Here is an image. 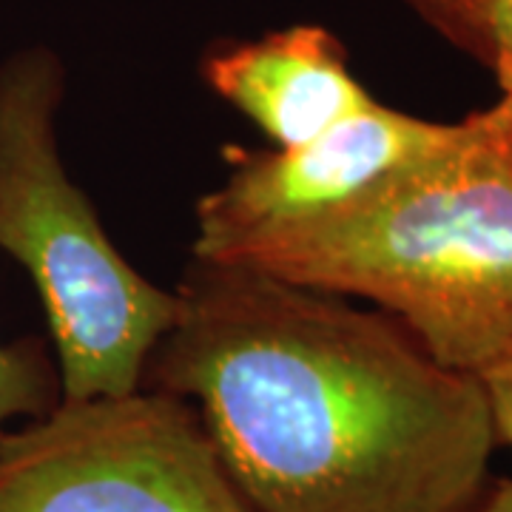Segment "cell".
<instances>
[{"label":"cell","mask_w":512,"mask_h":512,"mask_svg":"<svg viewBox=\"0 0 512 512\" xmlns=\"http://www.w3.org/2000/svg\"><path fill=\"white\" fill-rule=\"evenodd\" d=\"M146 365L200 413L256 512H476L498 447L484 387L399 319L194 259Z\"/></svg>","instance_id":"cell-1"},{"label":"cell","mask_w":512,"mask_h":512,"mask_svg":"<svg viewBox=\"0 0 512 512\" xmlns=\"http://www.w3.org/2000/svg\"><path fill=\"white\" fill-rule=\"evenodd\" d=\"M220 265L367 299L458 373L478 376L512 353V177L467 120L365 197Z\"/></svg>","instance_id":"cell-2"},{"label":"cell","mask_w":512,"mask_h":512,"mask_svg":"<svg viewBox=\"0 0 512 512\" xmlns=\"http://www.w3.org/2000/svg\"><path fill=\"white\" fill-rule=\"evenodd\" d=\"M66 72L46 46L0 63V251L32 276L55 339L60 402L126 396L180 299L111 242L57 148Z\"/></svg>","instance_id":"cell-3"},{"label":"cell","mask_w":512,"mask_h":512,"mask_svg":"<svg viewBox=\"0 0 512 512\" xmlns=\"http://www.w3.org/2000/svg\"><path fill=\"white\" fill-rule=\"evenodd\" d=\"M0 512H256L200 413L163 390L57 402L0 447Z\"/></svg>","instance_id":"cell-4"},{"label":"cell","mask_w":512,"mask_h":512,"mask_svg":"<svg viewBox=\"0 0 512 512\" xmlns=\"http://www.w3.org/2000/svg\"><path fill=\"white\" fill-rule=\"evenodd\" d=\"M453 134L456 123H430L373 100L302 146H228L225 183L197 205L194 259L222 262L248 242L339 211L447 146Z\"/></svg>","instance_id":"cell-5"},{"label":"cell","mask_w":512,"mask_h":512,"mask_svg":"<svg viewBox=\"0 0 512 512\" xmlns=\"http://www.w3.org/2000/svg\"><path fill=\"white\" fill-rule=\"evenodd\" d=\"M202 80L262 128L276 148L311 143L376 100L350 72L342 40L311 23L208 52Z\"/></svg>","instance_id":"cell-6"},{"label":"cell","mask_w":512,"mask_h":512,"mask_svg":"<svg viewBox=\"0 0 512 512\" xmlns=\"http://www.w3.org/2000/svg\"><path fill=\"white\" fill-rule=\"evenodd\" d=\"M407 6L490 72L512 60V0H407Z\"/></svg>","instance_id":"cell-7"},{"label":"cell","mask_w":512,"mask_h":512,"mask_svg":"<svg viewBox=\"0 0 512 512\" xmlns=\"http://www.w3.org/2000/svg\"><path fill=\"white\" fill-rule=\"evenodd\" d=\"M60 402V376L43 342L29 336L0 342V447L15 430L12 421L43 419Z\"/></svg>","instance_id":"cell-8"},{"label":"cell","mask_w":512,"mask_h":512,"mask_svg":"<svg viewBox=\"0 0 512 512\" xmlns=\"http://www.w3.org/2000/svg\"><path fill=\"white\" fill-rule=\"evenodd\" d=\"M501 97L490 109L476 111L467 117V123L476 131L478 143L490 151L495 163L512 177V60L493 69Z\"/></svg>","instance_id":"cell-9"},{"label":"cell","mask_w":512,"mask_h":512,"mask_svg":"<svg viewBox=\"0 0 512 512\" xmlns=\"http://www.w3.org/2000/svg\"><path fill=\"white\" fill-rule=\"evenodd\" d=\"M476 379L487 396L495 441L512 447V353L501 362H495L493 367H487L484 373H478Z\"/></svg>","instance_id":"cell-10"},{"label":"cell","mask_w":512,"mask_h":512,"mask_svg":"<svg viewBox=\"0 0 512 512\" xmlns=\"http://www.w3.org/2000/svg\"><path fill=\"white\" fill-rule=\"evenodd\" d=\"M476 512H512V476L487 487Z\"/></svg>","instance_id":"cell-11"}]
</instances>
